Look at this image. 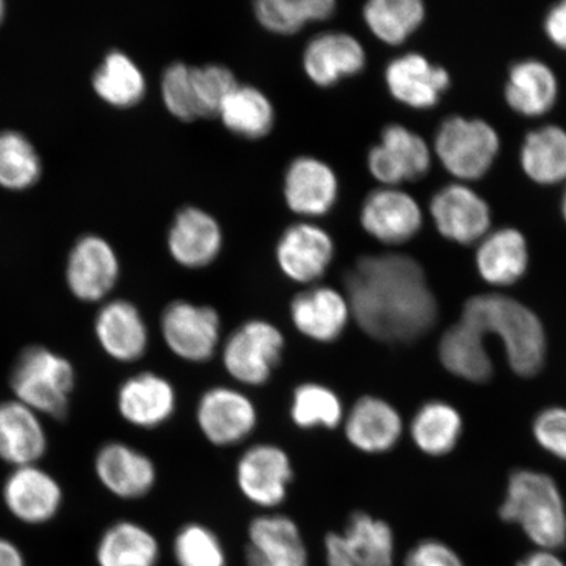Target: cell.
I'll return each mask as SVG.
<instances>
[{
    "mask_svg": "<svg viewBox=\"0 0 566 566\" xmlns=\"http://www.w3.org/2000/svg\"><path fill=\"white\" fill-rule=\"evenodd\" d=\"M353 321L375 342L410 344L434 328L438 302L423 268L402 253L366 254L344 279Z\"/></svg>",
    "mask_w": 566,
    "mask_h": 566,
    "instance_id": "obj_1",
    "label": "cell"
},
{
    "mask_svg": "<svg viewBox=\"0 0 566 566\" xmlns=\"http://www.w3.org/2000/svg\"><path fill=\"white\" fill-rule=\"evenodd\" d=\"M505 346L509 366L522 378L535 377L547 356L543 323L526 304L502 294H479L464 303L459 321L444 332L440 359L446 370L471 384H485L493 375L486 338Z\"/></svg>",
    "mask_w": 566,
    "mask_h": 566,
    "instance_id": "obj_2",
    "label": "cell"
},
{
    "mask_svg": "<svg viewBox=\"0 0 566 566\" xmlns=\"http://www.w3.org/2000/svg\"><path fill=\"white\" fill-rule=\"evenodd\" d=\"M502 521L520 526L539 549L566 544V509L556 481L539 471L518 470L507 481L500 507Z\"/></svg>",
    "mask_w": 566,
    "mask_h": 566,
    "instance_id": "obj_3",
    "label": "cell"
},
{
    "mask_svg": "<svg viewBox=\"0 0 566 566\" xmlns=\"http://www.w3.org/2000/svg\"><path fill=\"white\" fill-rule=\"evenodd\" d=\"M75 384L74 365L44 345L27 346L10 375L13 399L55 420L65 419L69 413Z\"/></svg>",
    "mask_w": 566,
    "mask_h": 566,
    "instance_id": "obj_4",
    "label": "cell"
},
{
    "mask_svg": "<svg viewBox=\"0 0 566 566\" xmlns=\"http://www.w3.org/2000/svg\"><path fill=\"white\" fill-rule=\"evenodd\" d=\"M285 346V336L277 325L251 318L226 338L221 350L224 370L239 385L264 386L277 369Z\"/></svg>",
    "mask_w": 566,
    "mask_h": 566,
    "instance_id": "obj_5",
    "label": "cell"
},
{
    "mask_svg": "<svg viewBox=\"0 0 566 566\" xmlns=\"http://www.w3.org/2000/svg\"><path fill=\"white\" fill-rule=\"evenodd\" d=\"M434 151L446 171L457 179L479 180L497 158L500 137L484 119L451 116L438 127Z\"/></svg>",
    "mask_w": 566,
    "mask_h": 566,
    "instance_id": "obj_6",
    "label": "cell"
},
{
    "mask_svg": "<svg viewBox=\"0 0 566 566\" xmlns=\"http://www.w3.org/2000/svg\"><path fill=\"white\" fill-rule=\"evenodd\" d=\"M160 332L169 352L186 363H209L221 348V316L208 304L168 303L160 316Z\"/></svg>",
    "mask_w": 566,
    "mask_h": 566,
    "instance_id": "obj_7",
    "label": "cell"
},
{
    "mask_svg": "<svg viewBox=\"0 0 566 566\" xmlns=\"http://www.w3.org/2000/svg\"><path fill=\"white\" fill-rule=\"evenodd\" d=\"M325 566H395V533L370 513L350 514L343 530L324 536Z\"/></svg>",
    "mask_w": 566,
    "mask_h": 566,
    "instance_id": "obj_8",
    "label": "cell"
},
{
    "mask_svg": "<svg viewBox=\"0 0 566 566\" xmlns=\"http://www.w3.org/2000/svg\"><path fill=\"white\" fill-rule=\"evenodd\" d=\"M367 169L381 187L423 179L430 171L431 151L420 134L401 124H388L379 144L367 153Z\"/></svg>",
    "mask_w": 566,
    "mask_h": 566,
    "instance_id": "obj_9",
    "label": "cell"
},
{
    "mask_svg": "<svg viewBox=\"0 0 566 566\" xmlns=\"http://www.w3.org/2000/svg\"><path fill=\"white\" fill-rule=\"evenodd\" d=\"M237 485L254 506L272 511L286 501L294 469L287 452L273 443L248 448L237 463Z\"/></svg>",
    "mask_w": 566,
    "mask_h": 566,
    "instance_id": "obj_10",
    "label": "cell"
},
{
    "mask_svg": "<svg viewBox=\"0 0 566 566\" xmlns=\"http://www.w3.org/2000/svg\"><path fill=\"white\" fill-rule=\"evenodd\" d=\"M198 428L217 448L242 443L258 427L254 402L240 389L216 386L201 395L196 408Z\"/></svg>",
    "mask_w": 566,
    "mask_h": 566,
    "instance_id": "obj_11",
    "label": "cell"
},
{
    "mask_svg": "<svg viewBox=\"0 0 566 566\" xmlns=\"http://www.w3.org/2000/svg\"><path fill=\"white\" fill-rule=\"evenodd\" d=\"M336 254L331 233L313 222H298L283 230L275 245L280 271L292 282L314 286L327 273Z\"/></svg>",
    "mask_w": 566,
    "mask_h": 566,
    "instance_id": "obj_12",
    "label": "cell"
},
{
    "mask_svg": "<svg viewBox=\"0 0 566 566\" xmlns=\"http://www.w3.org/2000/svg\"><path fill=\"white\" fill-rule=\"evenodd\" d=\"M359 223L377 242L401 245L421 231L423 214L413 196L399 188L380 187L366 196L359 211Z\"/></svg>",
    "mask_w": 566,
    "mask_h": 566,
    "instance_id": "obj_13",
    "label": "cell"
},
{
    "mask_svg": "<svg viewBox=\"0 0 566 566\" xmlns=\"http://www.w3.org/2000/svg\"><path fill=\"white\" fill-rule=\"evenodd\" d=\"M119 273L122 268L115 248L102 237H83L70 251L66 282L76 300L104 301L117 286Z\"/></svg>",
    "mask_w": 566,
    "mask_h": 566,
    "instance_id": "obj_14",
    "label": "cell"
},
{
    "mask_svg": "<svg viewBox=\"0 0 566 566\" xmlns=\"http://www.w3.org/2000/svg\"><path fill=\"white\" fill-rule=\"evenodd\" d=\"M2 499L7 511L30 526L45 525L55 518L63 505L60 481L39 464L13 469L6 479Z\"/></svg>",
    "mask_w": 566,
    "mask_h": 566,
    "instance_id": "obj_15",
    "label": "cell"
},
{
    "mask_svg": "<svg viewBox=\"0 0 566 566\" xmlns=\"http://www.w3.org/2000/svg\"><path fill=\"white\" fill-rule=\"evenodd\" d=\"M430 214L441 235L451 242L471 245L491 229L490 205L463 184H449L430 201Z\"/></svg>",
    "mask_w": 566,
    "mask_h": 566,
    "instance_id": "obj_16",
    "label": "cell"
},
{
    "mask_svg": "<svg viewBox=\"0 0 566 566\" xmlns=\"http://www.w3.org/2000/svg\"><path fill=\"white\" fill-rule=\"evenodd\" d=\"M245 566H310L302 531L283 514H263L250 522L244 547Z\"/></svg>",
    "mask_w": 566,
    "mask_h": 566,
    "instance_id": "obj_17",
    "label": "cell"
},
{
    "mask_svg": "<svg viewBox=\"0 0 566 566\" xmlns=\"http://www.w3.org/2000/svg\"><path fill=\"white\" fill-rule=\"evenodd\" d=\"M339 180L327 161L302 155L290 161L283 176L286 207L302 218H321L336 207Z\"/></svg>",
    "mask_w": 566,
    "mask_h": 566,
    "instance_id": "obj_18",
    "label": "cell"
},
{
    "mask_svg": "<svg viewBox=\"0 0 566 566\" xmlns=\"http://www.w3.org/2000/svg\"><path fill=\"white\" fill-rule=\"evenodd\" d=\"M290 321L303 337L332 344L348 329L352 308L345 293L325 285L308 286L290 302Z\"/></svg>",
    "mask_w": 566,
    "mask_h": 566,
    "instance_id": "obj_19",
    "label": "cell"
},
{
    "mask_svg": "<svg viewBox=\"0 0 566 566\" xmlns=\"http://www.w3.org/2000/svg\"><path fill=\"white\" fill-rule=\"evenodd\" d=\"M366 49L353 34L328 31L315 35L304 48L302 67L316 87L331 88L366 69Z\"/></svg>",
    "mask_w": 566,
    "mask_h": 566,
    "instance_id": "obj_20",
    "label": "cell"
},
{
    "mask_svg": "<svg viewBox=\"0 0 566 566\" xmlns=\"http://www.w3.org/2000/svg\"><path fill=\"white\" fill-rule=\"evenodd\" d=\"M385 82L396 102L417 111L434 108L451 86L449 71L420 53H407L389 61Z\"/></svg>",
    "mask_w": 566,
    "mask_h": 566,
    "instance_id": "obj_21",
    "label": "cell"
},
{
    "mask_svg": "<svg viewBox=\"0 0 566 566\" xmlns=\"http://www.w3.org/2000/svg\"><path fill=\"white\" fill-rule=\"evenodd\" d=\"M94 469L105 490L122 500L146 497L158 480L153 459L119 441L106 442L97 450Z\"/></svg>",
    "mask_w": 566,
    "mask_h": 566,
    "instance_id": "obj_22",
    "label": "cell"
},
{
    "mask_svg": "<svg viewBox=\"0 0 566 566\" xmlns=\"http://www.w3.org/2000/svg\"><path fill=\"white\" fill-rule=\"evenodd\" d=\"M405 433V421L391 402L378 396H360L345 415L344 434L354 449L367 455L386 454Z\"/></svg>",
    "mask_w": 566,
    "mask_h": 566,
    "instance_id": "obj_23",
    "label": "cell"
},
{
    "mask_svg": "<svg viewBox=\"0 0 566 566\" xmlns=\"http://www.w3.org/2000/svg\"><path fill=\"white\" fill-rule=\"evenodd\" d=\"M221 224L209 211L198 207H186L176 212L168 231L169 254L186 269L210 266L223 250Z\"/></svg>",
    "mask_w": 566,
    "mask_h": 566,
    "instance_id": "obj_24",
    "label": "cell"
},
{
    "mask_svg": "<svg viewBox=\"0 0 566 566\" xmlns=\"http://www.w3.org/2000/svg\"><path fill=\"white\" fill-rule=\"evenodd\" d=\"M95 337L101 348L119 364H133L145 357L150 331L136 304L126 300L105 302L97 311Z\"/></svg>",
    "mask_w": 566,
    "mask_h": 566,
    "instance_id": "obj_25",
    "label": "cell"
},
{
    "mask_svg": "<svg viewBox=\"0 0 566 566\" xmlns=\"http://www.w3.org/2000/svg\"><path fill=\"white\" fill-rule=\"evenodd\" d=\"M116 405L125 422L134 428L151 430L172 419L177 394L171 381L163 375L144 371L123 381Z\"/></svg>",
    "mask_w": 566,
    "mask_h": 566,
    "instance_id": "obj_26",
    "label": "cell"
},
{
    "mask_svg": "<svg viewBox=\"0 0 566 566\" xmlns=\"http://www.w3.org/2000/svg\"><path fill=\"white\" fill-rule=\"evenodd\" d=\"M33 409L15 399L0 402V459L13 469L39 464L48 452L44 422Z\"/></svg>",
    "mask_w": 566,
    "mask_h": 566,
    "instance_id": "obj_27",
    "label": "cell"
},
{
    "mask_svg": "<svg viewBox=\"0 0 566 566\" xmlns=\"http://www.w3.org/2000/svg\"><path fill=\"white\" fill-rule=\"evenodd\" d=\"M476 268L480 277L492 286L515 285L528 268L526 238L509 228L488 233L478 247Z\"/></svg>",
    "mask_w": 566,
    "mask_h": 566,
    "instance_id": "obj_28",
    "label": "cell"
},
{
    "mask_svg": "<svg viewBox=\"0 0 566 566\" xmlns=\"http://www.w3.org/2000/svg\"><path fill=\"white\" fill-rule=\"evenodd\" d=\"M557 96V77L547 63L523 60L509 70L505 101L518 115L542 117L554 108Z\"/></svg>",
    "mask_w": 566,
    "mask_h": 566,
    "instance_id": "obj_29",
    "label": "cell"
},
{
    "mask_svg": "<svg viewBox=\"0 0 566 566\" xmlns=\"http://www.w3.org/2000/svg\"><path fill=\"white\" fill-rule=\"evenodd\" d=\"M160 557L157 536L133 521L113 523L96 547L98 566H158Z\"/></svg>",
    "mask_w": 566,
    "mask_h": 566,
    "instance_id": "obj_30",
    "label": "cell"
},
{
    "mask_svg": "<svg viewBox=\"0 0 566 566\" xmlns=\"http://www.w3.org/2000/svg\"><path fill=\"white\" fill-rule=\"evenodd\" d=\"M218 118L233 136L258 140L272 133L275 109L271 98L263 91L248 84H239L226 98Z\"/></svg>",
    "mask_w": 566,
    "mask_h": 566,
    "instance_id": "obj_31",
    "label": "cell"
},
{
    "mask_svg": "<svg viewBox=\"0 0 566 566\" xmlns=\"http://www.w3.org/2000/svg\"><path fill=\"white\" fill-rule=\"evenodd\" d=\"M523 171L541 186L566 180V130L546 125L530 132L521 147Z\"/></svg>",
    "mask_w": 566,
    "mask_h": 566,
    "instance_id": "obj_32",
    "label": "cell"
},
{
    "mask_svg": "<svg viewBox=\"0 0 566 566\" xmlns=\"http://www.w3.org/2000/svg\"><path fill=\"white\" fill-rule=\"evenodd\" d=\"M92 87L103 102L125 109L144 101L147 82L144 71L132 56L112 51L95 71Z\"/></svg>",
    "mask_w": 566,
    "mask_h": 566,
    "instance_id": "obj_33",
    "label": "cell"
},
{
    "mask_svg": "<svg viewBox=\"0 0 566 566\" xmlns=\"http://www.w3.org/2000/svg\"><path fill=\"white\" fill-rule=\"evenodd\" d=\"M410 437L423 454L443 457L455 449L463 431L462 416L444 401H429L410 422Z\"/></svg>",
    "mask_w": 566,
    "mask_h": 566,
    "instance_id": "obj_34",
    "label": "cell"
},
{
    "mask_svg": "<svg viewBox=\"0 0 566 566\" xmlns=\"http://www.w3.org/2000/svg\"><path fill=\"white\" fill-rule=\"evenodd\" d=\"M335 0H259L253 15L265 31L279 35L300 33L304 27L334 18Z\"/></svg>",
    "mask_w": 566,
    "mask_h": 566,
    "instance_id": "obj_35",
    "label": "cell"
},
{
    "mask_svg": "<svg viewBox=\"0 0 566 566\" xmlns=\"http://www.w3.org/2000/svg\"><path fill=\"white\" fill-rule=\"evenodd\" d=\"M363 17L375 39L399 46L422 25L427 9L421 0H370Z\"/></svg>",
    "mask_w": 566,
    "mask_h": 566,
    "instance_id": "obj_36",
    "label": "cell"
},
{
    "mask_svg": "<svg viewBox=\"0 0 566 566\" xmlns=\"http://www.w3.org/2000/svg\"><path fill=\"white\" fill-rule=\"evenodd\" d=\"M290 417L303 430H334L345 420L342 398L328 386L307 381L295 387L290 406Z\"/></svg>",
    "mask_w": 566,
    "mask_h": 566,
    "instance_id": "obj_37",
    "label": "cell"
},
{
    "mask_svg": "<svg viewBox=\"0 0 566 566\" xmlns=\"http://www.w3.org/2000/svg\"><path fill=\"white\" fill-rule=\"evenodd\" d=\"M41 174V158L32 142L15 130L0 132V187L25 190Z\"/></svg>",
    "mask_w": 566,
    "mask_h": 566,
    "instance_id": "obj_38",
    "label": "cell"
},
{
    "mask_svg": "<svg viewBox=\"0 0 566 566\" xmlns=\"http://www.w3.org/2000/svg\"><path fill=\"white\" fill-rule=\"evenodd\" d=\"M177 566H228V552L219 536L202 523L180 527L172 544Z\"/></svg>",
    "mask_w": 566,
    "mask_h": 566,
    "instance_id": "obj_39",
    "label": "cell"
},
{
    "mask_svg": "<svg viewBox=\"0 0 566 566\" xmlns=\"http://www.w3.org/2000/svg\"><path fill=\"white\" fill-rule=\"evenodd\" d=\"M192 82L201 118H216L222 105L239 86L232 70L219 63L192 66Z\"/></svg>",
    "mask_w": 566,
    "mask_h": 566,
    "instance_id": "obj_40",
    "label": "cell"
},
{
    "mask_svg": "<svg viewBox=\"0 0 566 566\" xmlns=\"http://www.w3.org/2000/svg\"><path fill=\"white\" fill-rule=\"evenodd\" d=\"M163 103L171 115L182 123L200 119V111L196 101L192 66L186 62H174L161 75Z\"/></svg>",
    "mask_w": 566,
    "mask_h": 566,
    "instance_id": "obj_41",
    "label": "cell"
},
{
    "mask_svg": "<svg viewBox=\"0 0 566 566\" xmlns=\"http://www.w3.org/2000/svg\"><path fill=\"white\" fill-rule=\"evenodd\" d=\"M533 433L544 450L566 462V408L542 410L534 420Z\"/></svg>",
    "mask_w": 566,
    "mask_h": 566,
    "instance_id": "obj_42",
    "label": "cell"
},
{
    "mask_svg": "<svg viewBox=\"0 0 566 566\" xmlns=\"http://www.w3.org/2000/svg\"><path fill=\"white\" fill-rule=\"evenodd\" d=\"M402 566H465L462 558L448 544L423 539L407 552Z\"/></svg>",
    "mask_w": 566,
    "mask_h": 566,
    "instance_id": "obj_43",
    "label": "cell"
},
{
    "mask_svg": "<svg viewBox=\"0 0 566 566\" xmlns=\"http://www.w3.org/2000/svg\"><path fill=\"white\" fill-rule=\"evenodd\" d=\"M544 31L552 44L566 52V0L548 10L544 18Z\"/></svg>",
    "mask_w": 566,
    "mask_h": 566,
    "instance_id": "obj_44",
    "label": "cell"
},
{
    "mask_svg": "<svg viewBox=\"0 0 566 566\" xmlns=\"http://www.w3.org/2000/svg\"><path fill=\"white\" fill-rule=\"evenodd\" d=\"M515 566H566L555 551L539 549L531 552Z\"/></svg>",
    "mask_w": 566,
    "mask_h": 566,
    "instance_id": "obj_45",
    "label": "cell"
},
{
    "mask_svg": "<svg viewBox=\"0 0 566 566\" xmlns=\"http://www.w3.org/2000/svg\"><path fill=\"white\" fill-rule=\"evenodd\" d=\"M0 566H27L23 552L3 536H0Z\"/></svg>",
    "mask_w": 566,
    "mask_h": 566,
    "instance_id": "obj_46",
    "label": "cell"
},
{
    "mask_svg": "<svg viewBox=\"0 0 566 566\" xmlns=\"http://www.w3.org/2000/svg\"><path fill=\"white\" fill-rule=\"evenodd\" d=\"M6 15V4L3 0H0V23H2Z\"/></svg>",
    "mask_w": 566,
    "mask_h": 566,
    "instance_id": "obj_47",
    "label": "cell"
}]
</instances>
